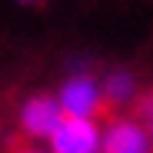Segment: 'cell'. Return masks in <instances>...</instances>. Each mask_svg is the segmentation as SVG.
Listing matches in <instances>:
<instances>
[{
    "label": "cell",
    "mask_w": 153,
    "mask_h": 153,
    "mask_svg": "<svg viewBox=\"0 0 153 153\" xmlns=\"http://www.w3.org/2000/svg\"><path fill=\"white\" fill-rule=\"evenodd\" d=\"M103 143V133L90 117H67L57 123V130L50 133V146L57 153H93Z\"/></svg>",
    "instance_id": "1"
},
{
    "label": "cell",
    "mask_w": 153,
    "mask_h": 153,
    "mask_svg": "<svg viewBox=\"0 0 153 153\" xmlns=\"http://www.w3.org/2000/svg\"><path fill=\"white\" fill-rule=\"evenodd\" d=\"M60 120H63V107H60V100H50V97L30 100V103L23 107V113H20L23 130H27L30 137H47V140L57 130Z\"/></svg>",
    "instance_id": "2"
},
{
    "label": "cell",
    "mask_w": 153,
    "mask_h": 153,
    "mask_svg": "<svg viewBox=\"0 0 153 153\" xmlns=\"http://www.w3.org/2000/svg\"><path fill=\"white\" fill-rule=\"evenodd\" d=\"M60 107L67 117H93L100 107V90L90 76H73L60 90Z\"/></svg>",
    "instance_id": "3"
},
{
    "label": "cell",
    "mask_w": 153,
    "mask_h": 153,
    "mask_svg": "<svg viewBox=\"0 0 153 153\" xmlns=\"http://www.w3.org/2000/svg\"><path fill=\"white\" fill-rule=\"evenodd\" d=\"M100 146L110 150V153H143V150H150V133L140 123L120 120V123H113L103 133V143Z\"/></svg>",
    "instance_id": "4"
},
{
    "label": "cell",
    "mask_w": 153,
    "mask_h": 153,
    "mask_svg": "<svg viewBox=\"0 0 153 153\" xmlns=\"http://www.w3.org/2000/svg\"><path fill=\"white\" fill-rule=\"evenodd\" d=\"M133 93V76L130 73H113L107 80V97L110 100H126Z\"/></svg>",
    "instance_id": "5"
},
{
    "label": "cell",
    "mask_w": 153,
    "mask_h": 153,
    "mask_svg": "<svg viewBox=\"0 0 153 153\" xmlns=\"http://www.w3.org/2000/svg\"><path fill=\"white\" fill-rule=\"evenodd\" d=\"M146 133H150V143H153V100H150V103H146Z\"/></svg>",
    "instance_id": "6"
}]
</instances>
